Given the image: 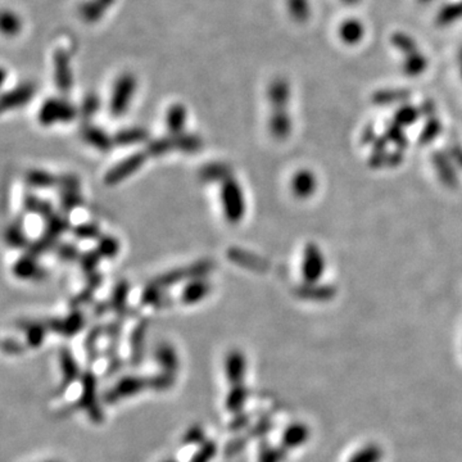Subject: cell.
I'll return each instance as SVG.
<instances>
[{"mask_svg": "<svg viewBox=\"0 0 462 462\" xmlns=\"http://www.w3.org/2000/svg\"><path fill=\"white\" fill-rule=\"evenodd\" d=\"M226 256L229 261L239 265L245 269H249V270H261L262 266H263L261 258H258L252 253L247 252L245 249L238 248V247L229 248Z\"/></svg>", "mask_w": 462, "mask_h": 462, "instance_id": "30", "label": "cell"}, {"mask_svg": "<svg viewBox=\"0 0 462 462\" xmlns=\"http://www.w3.org/2000/svg\"><path fill=\"white\" fill-rule=\"evenodd\" d=\"M217 454V445L216 442L207 439L203 445H199L197 452L193 454L189 462H211L213 457Z\"/></svg>", "mask_w": 462, "mask_h": 462, "instance_id": "47", "label": "cell"}, {"mask_svg": "<svg viewBox=\"0 0 462 462\" xmlns=\"http://www.w3.org/2000/svg\"><path fill=\"white\" fill-rule=\"evenodd\" d=\"M149 325L150 320L148 317H140L131 330L129 346H130V364L134 366H139L145 355Z\"/></svg>", "mask_w": 462, "mask_h": 462, "instance_id": "11", "label": "cell"}, {"mask_svg": "<svg viewBox=\"0 0 462 462\" xmlns=\"http://www.w3.org/2000/svg\"><path fill=\"white\" fill-rule=\"evenodd\" d=\"M84 204V198L80 190H67L60 192V206L63 213L69 215L71 212L80 208Z\"/></svg>", "mask_w": 462, "mask_h": 462, "instance_id": "43", "label": "cell"}, {"mask_svg": "<svg viewBox=\"0 0 462 462\" xmlns=\"http://www.w3.org/2000/svg\"><path fill=\"white\" fill-rule=\"evenodd\" d=\"M340 1H343V3L347 4V6H356V4H358L361 0H340Z\"/></svg>", "mask_w": 462, "mask_h": 462, "instance_id": "56", "label": "cell"}, {"mask_svg": "<svg viewBox=\"0 0 462 462\" xmlns=\"http://www.w3.org/2000/svg\"><path fill=\"white\" fill-rule=\"evenodd\" d=\"M69 230H72L70 218L66 213H53L49 217L44 220V231L45 234L54 236L60 239V236L66 234Z\"/></svg>", "mask_w": 462, "mask_h": 462, "instance_id": "32", "label": "cell"}, {"mask_svg": "<svg viewBox=\"0 0 462 462\" xmlns=\"http://www.w3.org/2000/svg\"><path fill=\"white\" fill-rule=\"evenodd\" d=\"M3 350L8 355L16 356V355H21L25 350V346L13 338H6L3 340Z\"/></svg>", "mask_w": 462, "mask_h": 462, "instance_id": "52", "label": "cell"}, {"mask_svg": "<svg viewBox=\"0 0 462 462\" xmlns=\"http://www.w3.org/2000/svg\"><path fill=\"white\" fill-rule=\"evenodd\" d=\"M102 260H103L102 256L98 253L96 249L87 251V252L82 253L81 257H80V270L87 278V276L98 272V266H99Z\"/></svg>", "mask_w": 462, "mask_h": 462, "instance_id": "42", "label": "cell"}, {"mask_svg": "<svg viewBox=\"0 0 462 462\" xmlns=\"http://www.w3.org/2000/svg\"><path fill=\"white\" fill-rule=\"evenodd\" d=\"M103 335H105V325H99V323L94 325L87 332L85 341H84V348L87 350L89 364H94L99 357L98 343Z\"/></svg>", "mask_w": 462, "mask_h": 462, "instance_id": "34", "label": "cell"}, {"mask_svg": "<svg viewBox=\"0 0 462 462\" xmlns=\"http://www.w3.org/2000/svg\"><path fill=\"white\" fill-rule=\"evenodd\" d=\"M248 388L245 384H236L231 385V389L227 393L225 398V407L227 411L233 414H239L242 412V409L245 407V401L248 400Z\"/></svg>", "mask_w": 462, "mask_h": 462, "instance_id": "33", "label": "cell"}, {"mask_svg": "<svg viewBox=\"0 0 462 462\" xmlns=\"http://www.w3.org/2000/svg\"><path fill=\"white\" fill-rule=\"evenodd\" d=\"M116 147H132L143 143H148L149 131L144 127L135 126L117 131L114 135Z\"/></svg>", "mask_w": 462, "mask_h": 462, "instance_id": "26", "label": "cell"}, {"mask_svg": "<svg viewBox=\"0 0 462 462\" xmlns=\"http://www.w3.org/2000/svg\"><path fill=\"white\" fill-rule=\"evenodd\" d=\"M206 441H207V438H206V432H204L203 427L199 424H194V425L185 430L180 443L185 447H189V445H203Z\"/></svg>", "mask_w": 462, "mask_h": 462, "instance_id": "45", "label": "cell"}, {"mask_svg": "<svg viewBox=\"0 0 462 462\" xmlns=\"http://www.w3.org/2000/svg\"><path fill=\"white\" fill-rule=\"evenodd\" d=\"M281 459H283V454L280 452L279 450L266 448V450H261L258 462H280Z\"/></svg>", "mask_w": 462, "mask_h": 462, "instance_id": "53", "label": "cell"}, {"mask_svg": "<svg viewBox=\"0 0 462 462\" xmlns=\"http://www.w3.org/2000/svg\"><path fill=\"white\" fill-rule=\"evenodd\" d=\"M174 299L170 294H167L166 290L158 288L156 285L148 283L147 287L143 289L140 294V305L145 307H156V308H167L172 305Z\"/></svg>", "mask_w": 462, "mask_h": 462, "instance_id": "23", "label": "cell"}, {"mask_svg": "<svg viewBox=\"0 0 462 462\" xmlns=\"http://www.w3.org/2000/svg\"><path fill=\"white\" fill-rule=\"evenodd\" d=\"M79 108L64 98L52 96L40 105L37 121L44 127H51L57 123H70L79 117Z\"/></svg>", "mask_w": 462, "mask_h": 462, "instance_id": "3", "label": "cell"}, {"mask_svg": "<svg viewBox=\"0 0 462 462\" xmlns=\"http://www.w3.org/2000/svg\"><path fill=\"white\" fill-rule=\"evenodd\" d=\"M220 201L224 217L229 224H239L245 213V194L236 177H229L220 188Z\"/></svg>", "mask_w": 462, "mask_h": 462, "instance_id": "1", "label": "cell"}, {"mask_svg": "<svg viewBox=\"0 0 462 462\" xmlns=\"http://www.w3.org/2000/svg\"><path fill=\"white\" fill-rule=\"evenodd\" d=\"M211 290H212V284L207 278L189 280L186 281L185 287L181 290L180 301L184 305H197L210 294Z\"/></svg>", "mask_w": 462, "mask_h": 462, "instance_id": "17", "label": "cell"}, {"mask_svg": "<svg viewBox=\"0 0 462 462\" xmlns=\"http://www.w3.org/2000/svg\"><path fill=\"white\" fill-rule=\"evenodd\" d=\"M215 269V262L212 260H199V261L193 262L188 266H183L180 269H174V270L167 271L165 274H161L157 278L150 280L149 283L156 285L158 288H170L172 285H177L184 281L197 279V278H207V275L211 274Z\"/></svg>", "mask_w": 462, "mask_h": 462, "instance_id": "2", "label": "cell"}, {"mask_svg": "<svg viewBox=\"0 0 462 462\" xmlns=\"http://www.w3.org/2000/svg\"><path fill=\"white\" fill-rule=\"evenodd\" d=\"M117 0H85L80 4L79 16L87 25L100 22Z\"/></svg>", "mask_w": 462, "mask_h": 462, "instance_id": "16", "label": "cell"}, {"mask_svg": "<svg viewBox=\"0 0 462 462\" xmlns=\"http://www.w3.org/2000/svg\"><path fill=\"white\" fill-rule=\"evenodd\" d=\"M340 40L347 45H357L365 36V25L357 18H347L338 28Z\"/></svg>", "mask_w": 462, "mask_h": 462, "instance_id": "24", "label": "cell"}, {"mask_svg": "<svg viewBox=\"0 0 462 462\" xmlns=\"http://www.w3.org/2000/svg\"><path fill=\"white\" fill-rule=\"evenodd\" d=\"M81 139L99 152H109L114 147V136L93 123H85L80 129Z\"/></svg>", "mask_w": 462, "mask_h": 462, "instance_id": "15", "label": "cell"}, {"mask_svg": "<svg viewBox=\"0 0 462 462\" xmlns=\"http://www.w3.org/2000/svg\"><path fill=\"white\" fill-rule=\"evenodd\" d=\"M289 98V87L283 79L274 80L269 87V99L275 111H280L287 105Z\"/></svg>", "mask_w": 462, "mask_h": 462, "instance_id": "37", "label": "cell"}, {"mask_svg": "<svg viewBox=\"0 0 462 462\" xmlns=\"http://www.w3.org/2000/svg\"><path fill=\"white\" fill-rule=\"evenodd\" d=\"M55 256L60 261L64 263H71V262H79L80 257L82 253L80 252L79 247L70 242L66 243H60L55 248Z\"/></svg>", "mask_w": 462, "mask_h": 462, "instance_id": "46", "label": "cell"}, {"mask_svg": "<svg viewBox=\"0 0 462 462\" xmlns=\"http://www.w3.org/2000/svg\"><path fill=\"white\" fill-rule=\"evenodd\" d=\"M53 78L55 87L62 94H69L73 87L72 72V51L66 46H60L53 54Z\"/></svg>", "mask_w": 462, "mask_h": 462, "instance_id": "7", "label": "cell"}, {"mask_svg": "<svg viewBox=\"0 0 462 462\" xmlns=\"http://www.w3.org/2000/svg\"><path fill=\"white\" fill-rule=\"evenodd\" d=\"M138 80L130 72L121 73L114 81L111 96H109V114L114 118L123 117L130 108L131 100L136 93Z\"/></svg>", "mask_w": 462, "mask_h": 462, "instance_id": "4", "label": "cell"}, {"mask_svg": "<svg viewBox=\"0 0 462 462\" xmlns=\"http://www.w3.org/2000/svg\"><path fill=\"white\" fill-rule=\"evenodd\" d=\"M37 87L34 82H22L17 87H12L1 96V111H15L28 105L36 96Z\"/></svg>", "mask_w": 462, "mask_h": 462, "instance_id": "10", "label": "cell"}, {"mask_svg": "<svg viewBox=\"0 0 462 462\" xmlns=\"http://www.w3.org/2000/svg\"><path fill=\"white\" fill-rule=\"evenodd\" d=\"M96 249L103 260H114L121 251V245L114 236H102L96 240Z\"/></svg>", "mask_w": 462, "mask_h": 462, "instance_id": "38", "label": "cell"}, {"mask_svg": "<svg viewBox=\"0 0 462 462\" xmlns=\"http://www.w3.org/2000/svg\"><path fill=\"white\" fill-rule=\"evenodd\" d=\"M72 236H75L78 240H98L102 234L100 226L93 222V221H87V222H81L78 224L76 226L72 227Z\"/></svg>", "mask_w": 462, "mask_h": 462, "instance_id": "40", "label": "cell"}, {"mask_svg": "<svg viewBox=\"0 0 462 462\" xmlns=\"http://www.w3.org/2000/svg\"><path fill=\"white\" fill-rule=\"evenodd\" d=\"M305 438V430L301 425L288 427L283 436V443L287 447H296L301 445Z\"/></svg>", "mask_w": 462, "mask_h": 462, "instance_id": "49", "label": "cell"}, {"mask_svg": "<svg viewBox=\"0 0 462 462\" xmlns=\"http://www.w3.org/2000/svg\"><path fill=\"white\" fill-rule=\"evenodd\" d=\"M225 375H226L229 383L231 385L243 384L245 380V370H247V362H245V355L239 349L230 350L225 357Z\"/></svg>", "mask_w": 462, "mask_h": 462, "instance_id": "18", "label": "cell"}, {"mask_svg": "<svg viewBox=\"0 0 462 462\" xmlns=\"http://www.w3.org/2000/svg\"><path fill=\"white\" fill-rule=\"evenodd\" d=\"M168 138L172 150L183 153H197L203 148V139L198 134H190V132L170 134Z\"/></svg>", "mask_w": 462, "mask_h": 462, "instance_id": "25", "label": "cell"}, {"mask_svg": "<svg viewBox=\"0 0 462 462\" xmlns=\"http://www.w3.org/2000/svg\"><path fill=\"white\" fill-rule=\"evenodd\" d=\"M58 240L60 239L43 233L36 240L30 243L28 248L26 249V253L33 256V257H35V258H39L46 253L54 252L57 245H60Z\"/></svg>", "mask_w": 462, "mask_h": 462, "instance_id": "36", "label": "cell"}, {"mask_svg": "<svg viewBox=\"0 0 462 462\" xmlns=\"http://www.w3.org/2000/svg\"><path fill=\"white\" fill-rule=\"evenodd\" d=\"M188 121V109L181 103H174L166 112V127L168 134L185 132Z\"/></svg>", "mask_w": 462, "mask_h": 462, "instance_id": "29", "label": "cell"}, {"mask_svg": "<svg viewBox=\"0 0 462 462\" xmlns=\"http://www.w3.org/2000/svg\"><path fill=\"white\" fill-rule=\"evenodd\" d=\"M248 421H249V416L247 414L239 412V414H236V419L231 421V424L229 425V427L231 430H240V429H243L248 424Z\"/></svg>", "mask_w": 462, "mask_h": 462, "instance_id": "54", "label": "cell"}, {"mask_svg": "<svg viewBox=\"0 0 462 462\" xmlns=\"http://www.w3.org/2000/svg\"><path fill=\"white\" fill-rule=\"evenodd\" d=\"M150 389L149 376L127 375L123 376L112 388H109L103 396L107 405H116L121 400L138 396L145 389Z\"/></svg>", "mask_w": 462, "mask_h": 462, "instance_id": "6", "label": "cell"}, {"mask_svg": "<svg viewBox=\"0 0 462 462\" xmlns=\"http://www.w3.org/2000/svg\"><path fill=\"white\" fill-rule=\"evenodd\" d=\"M285 7L289 17L296 24H305L310 19L312 13L310 0H285Z\"/></svg>", "mask_w": 462, "mask_h": 462, "instance_id": "35", "label": "cell"}, {"mask_svg": "<svg viewBox=\"0 0 462 462\" xmlns=\"http://www.w3.org/2000/svg\"><path fill=\"white\" fill-rule=\"evenodd\" d=\"M17 328L25 332L27 347L34 349L43 346L46 332H49L45 321H36V320H21L17 323Z\"/></svg>", "mask_w": 462, "mask_h": 462, "instance_id": "22", "label": "cell"}, {"mask_svg": "<svg viewBox=\"0 0 462 462\" xmlns=\"http://www.w3.org/2000/svg\"><path fill=\"white\" fill-rule=\"evenodd\" d=\"M79 176L73 174H64L58 176V190L60 192H67V190H80Z\"/></svg>", "mask_w": 462, "mask_h": 462, "instance_id": "50", "label": "cell"}, {"mask_svg": "<svg viewBox=\"0 0 462 462\" xmlns=\"http://www.w3.org/2000/svg\"><path fill=\"white\" fill-rule=\"evenodd\" d=\"M103 281H105V276L99 271L87 276L84 288L81 289L79 293L71 299V310H81L82 305L91 303L93 298L96 296V290L102 287Z\"/></svg>", "mask_w": 462, "mask_h": 462, "instance_id": "20", "label": "cell"}, {"mask_svg": "<svg viewBox=\"0 0 462 462\" xmlns=\"http://www.w3.org/2000/svg\"><path fill=\"white\" fill-rule=\"evenodd\" d=\"M147 158H148L147 152H135L129 157L123 158L105 172L103 181L108 186H114L117 184L123 183V180L129 179L131 175L138 172L140 168L144 166Z\"/></svg>", "mask_w": 462, "mask_h": 462, "instance_id": "8", "label": "cell"}, {"mask_svg": "<svg viewBox=\"0 0 462 462\" xmlns=\"http://www.w3.org/2000/svg\"><path fill=\"white\" fill-rule=\"evenodd\" d=\"M270 123L271 130L275 135L285 134L288 130V117H287V114L281 112V109L274 114V116L271 117Z\"/></svg>", "mask_w": 462, "mask_h": 462, "instance_id": "51", "label": "cell"}, {"mask_svg": "<svg viewBox=\"0 0 462 462\" xmlns=\"http://www.w3.org/2000/svg\"><path fill=\"white\" fill-rule=\"evenodd\" d=\"M99 108H100L99 96H96V93H89L81 100V105L79 108L80 117L85 123H89L98 114Z\"/></svg>", "mask_w": 462, "mask_h": 462, "instance_id": "44", "label": "cell"}, {"mask_svg": "<svg viewBox=\"0 0 462 462\" xmlns=\"http://www.w3.org/2000/svg\"><path fill=\"white\" fill-rule=\"evenodd\" d=\"M49 332L58 334L63 338H72L78 335L87 325V316L82 310H71L64 317H53L45 321Z\"/></svg>", "mask_w": 462, "mask_h": 462, "instance_id": "9", "label": "cell"}, {"mask_svg": "<svg viewBox=\"0 0 462 462\" xmlns=\"http://www.w3.org/2000/svg\"><path fill=\"white\" fill-rule=\"evenodd\" d=\"M25 181L33 189L46 190V189L57 188L58 176L49 172V171L42 170V168H33V170L27 171Z\"/></svg>", "mask_w": 462, "mask_h": 462, "instance_id": "28", "label": "cell"}, {"mask_svg": "<svg viewBox=\"0 0 462 462\" xmlns=\"http://www.w3.org/2000/svg\"><path fill=\"white\" fill-rule=\"evenodd\" d=\"M108 311H111V307L108 301H98L93 305V314L96 317H103Z\"/></svg>", "mask_w": 462, "mask_h": 462, "instance_id": "55", "label": "cell"}, {"mask_svg": "<svg viewBox=\"0 0 462 462\" xmlns=\"http://www.w3.org/2000/svg\"><path fill=\"white\" fill-rule=\"evenodd\" d=\"M460 18H462V0L450 3L441 9L436 16V22L441 26H448L457 22Z\"/></svg>", "mask_w": 462, "mask_h": 462, "instance_id": "39", "label": "cell"}, {"mask_svg": "<svg viewBox=\"0 0 462 462\" xmlns=\"http://www.w3.org/2000/svg\"><path fill=\"white\" fill-rule=\"evenodd\" d=\"M60 366H61L62 380L58 392L63 393L71 384L81 377L79 364L69 347H62L60 350Z\"/></svg>", "mask_w": 462, "mask_h": 462, "instance_id": "14", "label": "cell"}, {"mask_svg": "<svg viewBox=\"0 0 462 462\" xmlns=\"http://www.w3.org/2000/svg\"><path fill=\"white\" fill-rule=\"evenodd\" d=\"M149 380H150V389L156 392H165L174 387L176 376L161 371L156 375L149 376Z\"/></svg>", "mask_w": 462, "mask_h": 462, "instance_id": "48", "label": "cell"}, {"mask_svg": "<svg viewBox=\"0 0 462 462\" xmlns=\"http://www.w3.org/2000/svg\"><path fill=\"white\" fill-rule=\"evenodd\" d=\"M4 239L9 248L26 251L31 242L28 240V236L25 230V218L17 217L13 220L6 229Z\"/></svg>", "mask_w": 462, "mask_h": 462, "instance_id": "21", "label": "cell"}, {"mask_svg": "<svg viewBox=\"0 0 462 462\" xmlns=\"http://www.w3.org/2000/svg\"><path fill=\"white\" fill-rule=\"evenodd\" d=\"M22 30V21L16 12L4 10L1 15V31L8 37L17 36Z\"/></svg>", "mask_w": 462, "mask_h": 462, "instance_id": "41", "label": "cell"}, {"mask_svg": "<svg viewBox=\"0 0 462 462\" xmlns=\"http://www.w3.org/2000/svg\"><path fill=\"white\" fill-rule=\"evenodd\" d=\"M45 462H60V461H45Z\"/></svg>", "mask_w": 462, "mask_h": 462, "instance_id": "59", "label": "cell"}, {"mask_svg": "<svg viewBox=\"0 0 462 462\" xmlns=\"http://www.w3.org/2000/svg\"><path fill=\"white\" fill-rule=\"evenodd\" d=\"M12 274L19 280L40 281L48 276V271L39 263L37 258L25 253L12 266Z\"/></svg>", "mask_w": 462, "mask_h": 462, "instance_id": "13", "label": "cell"}, {"mask_svg": "<svg viewBox=\"0 0 462 462\" xmlns=\"http://www.w3.org/2000/svg\"><path fill=\"white\" fill-rule=\"evenodd\" d=\"M129 294H130V283L125 279L118 280L114 284L108 299L111 311H114L116 317L126 320L136 314V311H134V308H130L127 305Z\"/></svg>", "mask_w": 462, "mask_h": 462, "instance_id": "12", "label": "cell"}, {"mask_svg": "<svg viewBox=\"0 0 462 462\" xmlns=\"http://www.w3.org/2000/svg\"><path fill=\"white\" fill-rule=\"evenodd\" d=\"M24 210L26 213L37 215L45 220L54 213V208L51 202L45 201L39 198L33 193H26L24 197Z\"/></svg>", "mask_w": 462, "mask_h": 462, "instance_id": "31", "label": "cell"}, {"mask_svg": "<svg viewBox=\"0 0 462 462\" xmlns=\"http://www.w3.org/2000/svg\"><path fill=\"white\" fill-rule=\"evenodd\" d=\"M81 380V393H80L78 406L85 411L94 424H100L105 421V414L100 407L98 398V379L91 370H87L80 377Z\"/></svg>", "mask_w": 462, "mask_h": 462, "instance_id": "5", "label": "cell"}, {"mask_svg": "<svg viewBox=\"0 0 462 462\" xmlns=\"http://www.w3.org/2000/svg\"><path fill=\"white\" fill-rule=\"evenodd\" d=\"M420 3H423V4H429V3H432V1H434V0H419Z\"/></svg>", "mask_w": 462, "mask_h": 462, "instance_id": "57", "label": "cell"}, {"mask_svg": "<svg viewBox=\"0 0 462 462\" xmlns=\"http://www.w3.org/2000/svg\"><path fill=\"white\" fill-rule=\"evenodd\" d=\"M162 462H179L177 460H175V459H166V460H163Z\"/></svg>", "mask_w": 462, "mask_h": 462, "instance_id": "58", "label": "cell"}, {"mask_svg": "<svg viewBox=\"0 0 462 462\" xmlns=\"http://www.w3.org/2000/svg\"><path fill=\"white\" fill-rule=\"evenodd\" d=\"M233 168L224 162H211L206 163L199 168L198 176L204 183H224L229 177H231Z\"/></svg>", "mask_w": 462, "mask_h": 462, "instance_id": "27", "label": "cell"}, {"mask_svg": "<svg viewBox=\"0 0 462 462\" xmlns=\"http://www.w3.org/2000/svg\"><path fill=\"white\" fill-rule=\"evenodd\" d=\"M154 358L163 373L176 376L180 367V361L174 346L167 341L159 343L154 350Z\"/></svg>", "mask_w": 462, "mask_h": 462, "instance_id": "19", "label": "cell"}]
</instances>
